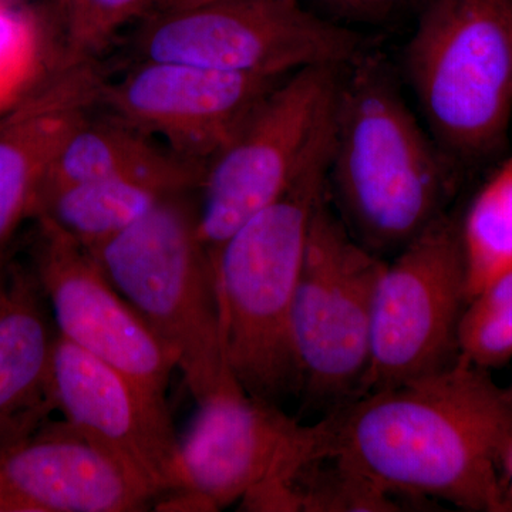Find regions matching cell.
Masks as SVG:
<instances>
[{
    "label": "cell",
    "instance_id": "21",
    "mask_svg": "<svg viewBox=\"0 0 512 512\" xmlns=\"http://www.w3.org/2000/svg\"><path fill=\"white\" fill-rule=\"evenodd\" d=\"M458 353L461 359L488 372L510 362L512 299L483 311L466 306L458 328Z\"/></svg>",
    "mask_w": 512,
    "mask_h": 512
},
{
    "label": "cell",
    "instance_id": "10",
    "mask_svg": "<svg viewBox=\"0 0 512 512\" xmlns=\"http://www.w3.org/2000/svg\"><path fill=\"white\" fill-rule=\"evenodd\" d=\"M36 220L32 271L52 308L57 335L168 404V384L177 369L173 350L111 284L89 249L52 222Z\"/></svg>",
    "mask_w": 512,
    "mask_h": 512
},
{
    "label": "cell",
    "instance_id": "26",
    "mask_svg": "<svg viewBox=\"0 0 512 512\" xmlns=\"http://www.w3.org/2000/svg\"><path fill=\"white\" fill-rule=\"evenodd\" d=\"M507 3L508 16H510L511 32H512V0H505Z\"/></svg>",
    "mask_w": 512,
    "mask_h": 512
},
{
    "label": "cell",
    "instance_id": "9",
    "mask_svg": "<svg viewBox=\"0 0 512 512\" xmlns=\"http://www.w3.org/2000/svg\"><path fill=\"white\" fill-rule=\"evenodd\" d=\"M467 302L460 221L446 212L384 261L362 394L453 366Z\"/></svg>",
    "mask_w": 512,
    "mask_h": 512
},
{
    "label": "cell",
    "instance_id": "18",
    "mask_svg": "<svg viewBox=\"0 0 512 512\" xmlns=\"http://www.w3.org/2000/svg\"><path fill=\"white\" fill-rule=\"evenodd\" d=\"M190 191L160 177L84 181L40 191L33 217L52 222L92 251L146 217L160 202Z\"/></svg>",
    "mask_w": 512,
    "mask_h": 512
},
{
    "label": "cell",
    "instance_id": "23",
    "mask_svg": "<svg viewBox=\"0 0 512 512\" xmlns=\"http://www.w3.org/2000/svg\"><path fill=\"white\" fill-rule=\"evenodd\" d=\"M500 471L503 477L505 493L512 508V436L504 444L500 456Z\"/></svg>",
    "mask_w": 512,
    "mask_h": 512
},
{
    "label": "cell",
    "instance_id": "12",
    "mask_svg": "<svg viewBox=\"0 0 512 512\" xmlns=\"http://www.w3.org/2000/svg\"><path fill=\"white\" fill-rule=\"evenodd\" d=\"M281 80L184 63L143 62L119 82H104L97 106L163 140L174 153L207 165Z\"/></svg>",
    "mask_w": 512,
    "mask_h": 512
},
{
    "label": "cell",
    "instance_id": "25",
    "mask_svg": "<svg viewBox=\"0 0 512 512\" xmlns=\"http://www.w3.org/2000/svg\"><path fill=\"white\" fill-rule=\"evenodd\" d=\"M6 266H8V261H6L5 256L0 254V281H2V276L5 274Z\"/></svg>",
    "mask_w": 512,
    "mask_h": 512
},
{
    "label": "cell",
    "instance_id": "6",
    "mask_svg": "<svg viewBox=\"0 0 512 512\" xmlns=\"http://www.w3.org/2000/svg\"><path fill=\"white\" fill-rule=\"evenodd\" d=\"M137 63H184L285 79L306 67H338L365 55V39L319 18L302 0H187L160 8L133 36Z\"/></svg>",
    "mask_w": 512,
    "mask_h": 512
},
{
    "label": "cell",
    "instance_id": "7",
    "mask_svg": "<svg viewBox=\"0 0 512 512\" xmlns=\"http://www.w3.org/2000/svg\"><path fill=\"white\" fill-rule=\"evenodd\" d=\"M338 67H306L262 97L205 165L197 234L215 262L225 241L274 202L332 136Z\"/></svg>",
    "mask_w": 512,
    "mask_h": 512
},
{
    "label": "cell",
    "instance_id": "22",
    "mask_svg": "<svg viewBox=\"0 0 512 512\" xmlns=\"http://www.w3.org/2000/svg\"><path fill=\"white\" fill-rule=\"evenodd\" d=\"M6 8L8 5L0 3V79L8 74L5 69L16 62L13 57L19 55L25 37L23 26L10 16Z\"/></svg>",
    "mask_w": 512,
    "mask_h": 512
},
{
    "label": "cell",
    "instance_id": "1",
    "mask_svg": "<svg viewBox=\"0 0 512 512\" xmlns=\"http://www.w3.org/2000/svg\"><path fill=\"white\" fill-rule=\"evenodd\" d=\"M318 448L413 503L511 512L500 471L512 400L488 370L453 366L369 392L319 421Z\"/></svg>",
    "mask_w": 512,
    "mask_h": 512
},
{
    "label": "cell",
    "instance_id": "8",
    "mask_svg": "<svg viewBox=\"0 0 512 512\" xmlns=\"http://www.w3.org/2000/svg\"><path fill=\"white\" fill-rule=\"evenodd\" d=\"M326 197L309 229L291 335L299 392L329 413L362 394L370 362L373 299L386 259L350 234Z\"/></svg>",
    "mask_w": 512,
    "mask_h": 512
},
{
    "label": "cell",
    "instance_id": "15",
    "mask_svg": "<svg viewBox=\"0 0 512 512\" xmlns=\"http://www.w3.org/2000/svg\"><path fill=\"white\" fill-rule=\"evenodd\" d=\"M104 80L92 59L64 60L0 119V247L35 214L37 195L74 128L99 103Z\"/></svg>",
    "mask_w": 512,
    "mask_h": 512
},
{
    "label": "cell",
    "instance_id": "16",
    "mask_svg": "<svg viewBox=\"0 0 512 512\" xmlns=\"http://www.w3.org/2000/svg\"><path fill=\"white\" fill-rule=\"evenodd\" d=\"M46 298L33 271L6 266L0 281V448L25 439L56 410Z\"/></svg>",
    "mask_w": 512,
    "mask_h": 512
},
{
    "label": "cell",
    "instance_id": "4",
    "mask_svg": "<svg viewBox=\"0 0 512 512\" xmlns=\"http://www.w3.org/2000/svg\"><path fill=\"white\" fill-rule=\"evenodd\" d=\"M175 195L92 249L111 284L173 350L194 399L239 386L225 357L215 262L198 210Z\"/></svg>",
    "mask_w": 512,
    "mask_h": 512
},
{
    "label": "cell",
    "instance_id": "2",
    "mask_svg": "<svg viewBox=\"0 0 512 512\" xmlns=\"http://www.w3.org/2000/svg\"><path fill=\"white\" fill-rule=\"evenodd\" d=\"M456 164L407 106L393 74L365 53L340 73L328 190L350 234L387 259L446 214Z\"/></svg>",
    "mask_w": 512,
    "mask_h": 512
},
{
    "label": "cell",
    "instance_id": "28",
    "mask_svg": "<svg viewBox=\"0 0 512 512\" xmlns=\"http://www.w3.org/2000/svg\"><path fill=\"white\" fill-rule=\"evenodd\" d=\"M508 394H510L511 400H512V386L508 387Z\"/></svg>",
    "mask_w": 512,
    "mask_h": 512
},
{
    "label": "cell",
    "instance_id": "20",
    "mask_svg": "<svg viewBox=\"0 0 512 512\" xmlns=\"http://www.w3.org/2000/svg\"><path fill=\"white\" fill-rule=\"evenodd\" d=\"M160 0H64L67 59H92L111 36Z\"/></svg>",
    "mask_w": 512,
    "mask_h": 512
},
{
    "label": "cell",
    "instance_id": "3",
    "mask_svg": "<svg viewBox=\"0 0 512 512\" xmlns=\"http://www.w3.org/2000/svg\"><path fill=\"white\" fill-rule=\"evenodd\" d=\"M332 136L291 185L215 255L229 369L245 392L278 406L301 389L291 335L293 299L313 215L328 195Z\"/></svg>",
    "mask_w": 512,
    "mask_h": 512
},
{
    "label": "cell",
    "instance_id": "11",
    "mask_svg": "<svg viewBox=\"0 0 512 512\" xmlns=\"http://www.w3.org/2000/svg\"><path fill=\"white\" fill-rule=\"evenodd\" d=\"M50 389L64 421L116 458L156 501L178 490V437L168 404L60 335Z\"/></svg>",
    "mask_w": 512,
    "mask_h": 512
},
{
    "label": "cell",
    "instance_id": "27",
    "mask_svg": "<svg viewBox=\"0 0 512 512\" xmlns=\"http://www.w3.org/2000/svg\"><path fill=\"white\" fill-rule=\"evenodd\" d=\"M15 2H22V0H0V3H3V5H10V3Z\"/></svg>",
    "mask_w": 512,
    "mask_h": 512
},
{
    "label": "cell",
    "instance_id": "19",
    "mask_svg": "<svg viewBox=\"0 0 512 512\" xmlns=\"http://www.w3.org/2000/svg\"><path fill=\"white\" fill-rule=\"evenodd\" d=\"M460 232L470 301L512 269V157L477 192L460 221Z\"/></svg>",
    "mask_w": 512,
    "mask_h": 512
},
{
    "label": "cell",
    "instance_id": "13",
    "mask_svg": "<svg viewBox=\"0 0 512 512\" xmlns=\"http://www.w3.org/2000/svg\"><path fill=\"white\" fill-rule=\"evenodd\" d=\"M183 439H178L180 487L205 511L241 504L308 433L278 404L256 399L241 386L205 397Z\"/></svg>",
    "mask_w": 512,
    "mask_h": 512
},
{
    "label": "cell",
    "instance_id": "29",
    "mask_svg": "<svg viewBox=\"0 0 512 512\" xmlns=\"http://www.w3.org/2000/svg\"><path fill=\"white\" fill-rule=\"evenodd\" d=\"M3 114H5V113H3V109H2V107H0V119H2Z\"/></svg>",
    "mask_w": 512,
    "mask_h": 512
},
{
    "label": "cell",
    "instance_id": "17",
    "mask_svg": "<svg viewBox=\"0 0 512 512\" xmlns=\"http://www.w3.org/2000/svg\"><path fill=\"white\" fill-rule=\"evenodd\" d=\"M90 117L87 114L64 141L40 191L126 177L168 178L190 190H200L205 164L174 153L156 138L110 114Z\"/></svg>",
    "mask_w": 512,
    "mask_h": 512
},
{
    "label": "cell",
    "instance_id": "5",
    "mask_svg": "<svg viewBox=\"0 0 512 512\" xmlns=\"http://www.w3.org/2000/svg\"><path fill=\"white\" fill-rule=\"evenodd\" d=\"M404 67L431 137L454 164L480 163L503 150L512 116L505 0H430Z\"/></svg>",
    "mask_w": 512,
    "mask_h": 512
},
{
    "label": "cell",
    "instance_id": "24",
    "mask_svg": "<svg viewBox=\"0 0 512 512\" xmlns=\"http://www.w3.org/2000/svg\"><path fill=\"white\" fill-rule=\"evenodd\" d=\"M326 2L336 3L340 6H348V8H382V6L393 5L400 0H326Z\"/></svg>",
    "mask_w": 512,
    "mask_h": 512
},
{
    "label": "cell",
    "instance_id": "14",
    "mask_svg": "<svg viewBox=\"0 0 512 512\" xmlns=\"http://www.w3.org/2000/svg\"><path fill=\"white\" fill-rule=\"evenodd\" d=\"M156 497L67 421L0 448V512H137Z\"/></svg>",
    "mask_w": 512,
    "mask_h": 512
}]
</instances>
